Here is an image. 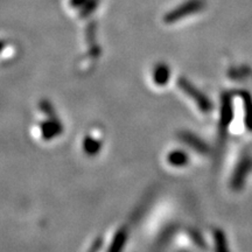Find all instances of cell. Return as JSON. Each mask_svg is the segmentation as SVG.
Wrapping results in <instances>:
<instances>
[{"mask_svg": "<svg viewBox=\"0 0 252 252\" xmlns=\"http://www.w3.org/2000/svg\"><path fill=\"white\" fill-rule=\"evenodd\" d=\"M204 2L202 0H188L182 4L180 7L176 8V11H173L171 14L168 15L169 20H176V18H180L182 15L191 14L194 12H197L198 9L202 8Z\"/></svg>", "mask_w": 252, "mask_h": 252, "instance_id": "cell-1", "label": "cell"}]
</instances>
